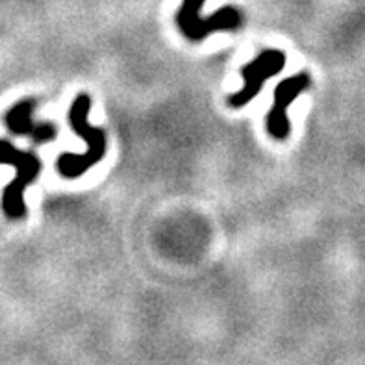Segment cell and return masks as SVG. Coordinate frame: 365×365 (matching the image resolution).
I'll use <instances>...</instances> for the list:
<instances>
[{
  "label": "cell",
  "instance_id": "7a4b0ae2",
  "mask_svg": "<svg viewBox=\"0 0 365 365\" xmlns=\"http://www.w3.org/2000/svg\"><path fill=\"white\" fill-rule=\"evenodd\" d=\"M0 163H8L17 171L15 180L6 185L2 195V208L4 213L11 219H21L26 213V202H24V191L30 184H34L39 173L43 171L41 160L34 153L21 150L6 139H0Z\"/></svg>",
  "mask_w": 365,
  "mask_h": 365
},
{
  "label": "cell",
  "instance_id": "277c9868",
  "mask_svg": "<svg viewBox=\"0 0 365 365\" xmlns=\"http://www.w3.org/2000/svg\"><path fill=\"white\" fill-rule=\"evenodd\" d=\"M286 67V54L282 51H274V48H265L259 52L255 60L241 69V76H243V88L236 91L228 98V104L232 108H243L249 102L255 101L259 95L264 83L269 78L277 76L278 73H282Z\"/></svg>",
  "mask_w": 365,
  "mask_h": 365
},
{
  "label": "cell",
  "instance_id": "5b68a950",
  "mask_svg": "<svg viewBox=\"0 0 365 365\" xmlns=\"http://www.w3.org/2000/svg\"><path fill=\"white\" fill-rule=\"evenodd\" d=\"M312 76L310 73H299L293 74L289 78L282 80L274 88L273 106L267 113V130L269 134L273 135L278 141L289 135V120H287V106L295 101L306 88H310Z\"/></svg>",
  "mask_w": 365,
  "mask_h": 365
},
{
  "label": "cell",
  "instance_id": "8992f818",
  "mask_svg": "<svg viewBox=\"0 0 365 365\" xmlns=\"http://www.w3.org/2000/svg\"><path fill=\"white\" fill-rule=\"evenodd\" d=\"M34 108H36V101H32V98L17 102L6 113V126H8L9 132H14L17 135H24V138H30L37 145L51 143V141H54L58 138V128L54 125H51V123H41V125L34 123Z\"/></svg>",
  "mask_w": 365,
  "mask_h": 365
},
{
  "label": "cell",
  "instance_id": "6da1fadb",
  "mask_svg": "<svg viewBox=\"0 0 365 365\" xmlns=\"http://www.w3.org/2000/svg\"><path fill=\"white\" fill-rule=\"evenodd\" d=\"M89 110H91V98L88 95H78L71 104L69 125L86 141L88 150L83 154L65 153L56 160V167L65 178H78L86 175L106 154V134L104 130L89 125Z\"/></svg>",
  "mask_w": 365,
  "mask_h": 365
},
{
  "label": "cell",
  "instance_id": "3957f363",
  "mask_svg": "<svg viewBox=\"0 0 365 365\" xmlns=\"http://www.w3.org/2000/svg\"><path fill=\"white\" fill-rule=\"evenodd\" d=\"M204 2L206 0H184L176 14V24L190 41H202L204 37L225 30H240L243 24V15L236 8L227 6L208 17H202L200 9Z\"/></svg>",
  "mask_w": 365,
  "mask_h": 365
}]
</instances>
